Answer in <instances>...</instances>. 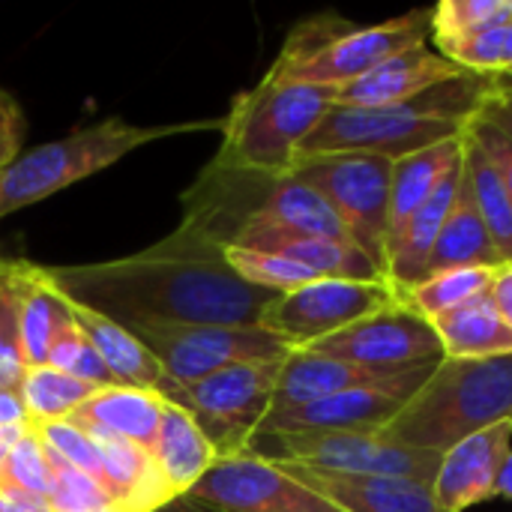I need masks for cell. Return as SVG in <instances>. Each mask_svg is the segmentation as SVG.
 Segmentation results:
<instances>
[{
    "mask_svg": "<svg viewBox=\"0 0 512 512\" xmlns=\"http://www.w3.org/2000/svg\"><path fill=\"white\" fill-rule=\"evenodd\" d=\"M438 363L381 372V369H366V366L312 354V351H294L282 363L270 411L297 408V405H306V402H315V399H324L333 393H348V390H378V393L408 402L426 384V378L432 375V369Z\"/></svg>",
    "mask_w": 512,
    "mask_h": 512,
    "instance_id": "obj_14",
    "label": "cell"
},
{
    "mask_svg": "<svg viewBox=\"0 0 512 512\" xmlns=\"http://www.w3.org/2000/svg\"><path fill=\"white\" fill-rule=\"evenodd\" d=\"M159 512H192L189 507H183V501H174L171 507H165V510H159Z\"/></svg>",
    "mask_w": 512,
    "mask_h": 512,
    "instance_id": "obj_50",
    "label": "cell"
},
{
    "mask_svg": "<svg viewBox=\"0 0 512 512\" xmlns=\"http://www.w3.org/2000/svg\"><path fill=\"white\" fill-rule=\"evenodd\" d=\"M438 54L471 75H504L512 72V21L477 30L471 36L441 42Z\"/></svg>",
    "mask_w": 512,
    "mask_h": 512,
    "instance_id": "obj_32",
    "label": "cell"
},
{
    "mask_svg": "<svg viewBox=\"0 0 512 512\" xmlns=\"http://www.w3.org/2000/svg\"><path fill=\"white\" fill-rule=\"evenodd\" d=\"M27 411L18 390H0V429H27Z\"/></svg>",
    "mask_w": 512,
    "mask_h": 512,
    "instance_id": "obj_45",
    "label": "cell"
},
{
    "mask_svg": "<svg viewBox=\"0 0 512 512\" xmlns=\"http://www.w3.org/2000/svg\"><path fill=\"white\" fill-rule=\"evenodd\" d=\"M249 453L273 462H297L351 477H399L414 480L420 486H432L441 468L438 453L402 447L384 438L381 429L255 438Z\"/></svg>",
    "mask_w": 512,
    "mask_h": 512,
    "instance_id": "obj_10",
    "label": "cell"
},
{
    "mask_svg": "<svg viewBox=\"0 0 512 512\" xmlns=\"http://www.w3.org/2000/svg\"><path fill=\"white\" fill-rule=\"evenodd\" d=\"M186 498L213 512H342L282 465L255 453L219 459Z\"/></svg>",
    "mask_w": 512,
    "mask_h": 512,
    "instance_id": "obj_12",
    "label": "cell"
},
{
    "mask_svg": "<svg viewBox=\"0 0 512 512\" xmlns=\"http://www.w3.org/2000/svg\"><path fill=\"white\" fill-rule=\"evenodd\" d=\"M492 84H495V90H507V93H512V72L492 75Z\"/></svg>",
    "mask_w": 512,
    "mask_h": 512,
    "instance_id": "obj_48",
    "label": "cell"
},
{
    "mask_svg": "<svg viewBox=\"0 0 512 512\" xmlns=\"http://www.w3.org/2000/svg\"><path fill=\"white\" fill-rule=\"evenodd\" d=\"M99 456V483L120 512H159L174 504L150 450L114 435L87 432Z\"/></svg>",
    "mask_w": 512,
    "mask_h": 512,
    "instance_id": "obj_19",
    "label": "cell"
},
{
    "mask_svg": "<svg viewBox=\"0 0 512 512\" xmlns=\"http://www.w3.org/2000/svg\"><path fill=\"white\" fill-rule=\"evenodd\" d=\"M21 129H24V117H21L18 102L6 90H0V171L18 159Z\"/></svg>",
    "mask_w": 512,
    "mask_h": 512,
    "instance_id": "obj_41",
    "label": "cell"
},
{
    "mask_svg": "<svg viewBox=\"0 0 512 512\" xmlns=\"http://www.w3.org/2000/svg\"><path fill=\"white\" fill-rule=\"evenodd\" d=\"M330 108L333 87L288 84L264 72L255 87L234 96L219 123L222 147L213 159L240 171L282 177Z\"/></svg>",
    "mask_w": 512,
    "mask_h": 512,
    "instance_id": "obj_5",
    "label": "cell"
},
{
    "mask_svg": "<svg viewBox=\"0 0 512 512\" xmlns=\"http://www.w3.org/2000/svg\"><path fill=\"white\" fill-rule=\"evenodd\" d=\"M504 420H512V354L444 357L381 435L444 456L459 441Z\"/></svg>",
    "mask_w": 512,
    "mask_h": 512,
    "instance_id": "obj_3",
    "label": "cell"
},
{
    "mask_svg": "<svg viewBox=\"0 0 512 512\" xmlns=\"http://www.w3.org/2000/svg\"><path fill=\"white\" fill-rule=\"evenodd\" d=\"M150 456L174 501H186V495L201 483V477L219 462L216 450L210 447L198 423L189 417V411L171 399H165L162 423Z\"/></svg>",
    "mask_w": 512,
    "mask_h": 512,
    "instance_id": "obj_20",
    "label": "cell"
},
{
    "mask_svg": "<svg viewBox=\"0 0 512 512\" xmlns=\"http://www.w3.org/2000/svg\"><path fill=\"white\" fill-rule=\"evenodd\" d=\"M312 354L348 360L366 369H411L423 363H438L444 360V348L432 330V324L417 315L411 306L396 297L390 306L378 309L375 315L303 348Z\"/></svg>",
    "mask_w": 512,
    "mask_h": 512,
    "instance_id": "obj_13",
    "label": "cell"
},
{
    "mask_svg": "<svg viewBox=\"0 0 512 512\" xmlns=\"http://www.w3.org/2000/svg\"><path fill=\"white\" fill-rule=\"evenodd\" d=\"M510 21L512 0H444L432 9L429 33L435 45H441Z\"/></svg>",
    "mask_w": 512,
    "mask_h": 512,
    "instance_id": "obj_33",
    "label": "cell"
},
{
    "mask_svg": "<svg viewBox=\"0 0 512 512\" xmlns=\"http://www.w3.org/2000/svg\"><path fill=\"white\" fill-rule=\"evenodd\" d=\"M225 261L243 282L273 291V294H288V291L303 288L318 279L303 264L285 258V255H273V252H252V249L231 246V249H225Z\"/></svg>",
    "mask_w": 512,
    "mask_h": 512,
    "instance_id": "obj_34",
    "label": "cell"
},
{
    "mask_svg": "<svg viewBox=\"0 0 512 512\" xmlns=\"http://www.w3.org/2000/svg\"><path fill=\"white\" fill-rule=\"evenodd\" d=\"M51 369L81 381V384H90L96 390L102 387H114V378L111 372L105 369V363L99 360L96 348L87 342V336L81 333V327L72 321V315L66 318V324L60 327V333L54 336V345H51V354H48V363Z\"/></svg>",
    "mask_w": 512,
    "mask_h": 512,
    "instance_id": "obj_35",
    "label": "cell"
},
{
    "mask_svg": "<svg viewBox=\"0 0 512 512\" xmlns=\"http://www.w3.org/2000/svg\"><path fill=\"white\" fill-rule=\"evenodd\" d=\"M462 75L465 72L456 63H450L444 54H438L426 45H414V48L384 60L363 78L336 87L333 105H351V108L396 105V102L417 99V96L429 93L432 87L447 84Z\"/></svg>",
    "mask_w": 512,
    "mask_h": 512,
    "instance_id": "obj_16",
    "label": "cell"
},
{
    "mask_svg": "<svg viewBox=\"0 0 512 512\" xmlns=\"http://www.w3.org/2000/svg\"><path fill=\"white\" fill-rule=\"evenodd\" d=\"M480 147H483V153L492 159V165L498 168V174H501V180H504V186H507V192H510L512 198V141L504 135V132H498L492 123H486L483 117H474L471 123H468V129H465Z\"/></svg>",
    "mask_w": 512,
    "mask_h": 512,
    "instance_id": "obj_40",
    "label": "cell"
},
{
    "mask_svg": "<svg viewBox=\"0 0 512 512\" xmlns=\"http://www.w3.org/2000/svg\"><path fill=\"white\" fill-rule=\"evenodd\" d=\"M93 393H96V387L81 384L51 366H30L18 387V396L24 402L30 426L69 420Z\"/></svg>",
    "mask_w": 512,
    "mask_h": 512,
    "instance_id": "obj_30",
    "label": "cell"
},
{
    "mask_svg": "<svg viewBox=\"0 0 512 512\" xmlns=\"http://www.w3.org/2000/svg\"><path fill=\"white\" fill-rule=\"evenodd\" d=\"M492 279H495V267H456V270L435 273L408 291H399V297L417 315L432 321V318L486 294L492 288Z\"/></svg>",
    "mask_w": 512,
    "mask_h": 512,
    "instance_id": "obj_31",
    "label": "cell"
},
{
    "mask_svg": "<svg viewBox=\"0 0 512 512\" xmlns=\"http://www.w3.org/2000/svg\"><path fill=\"white\" fill-rule=\"evenodd\" d=\"M6 279H9V261H3V258H0V294H3Z\"/></svg>",
    "mask_w": 512,
    "mask_h": 512,
    "instance_id": "obj_49",
    "label": "cell"
},
{
    "mask_svg": "<svg viewBox=\"0 0 512 512\" xmlns=\"http://www.w3.org/2000/svg\"><path fill=\"white\" fill-rule=\"evenodd\" d=\"M462 174H465V165L459 162L444 177V183L435 189V195L411 216V222L393 240V246L387 249V279L396 291H408L423 279L426 261H429V255H432V249L444 231V222L453 210V201L459 195Z\"/></svg>",
    "mask_w": 512,
    "mask_h": 512,
    "instance_id": "obj_24",
    "label": "cell"
},
{
    "mask_svg": "<svg viewBox=\"0 0 512 512\" xmlns=\"http://www.w3.org/2000/svg\"><path fill=\"white\" fill-rule=\"evenodd\" d=\"M273 462V459H270ZM291 477L333 501L342 512H444L435 504L432 486L399 477H351L297 462H276Z\"/></svg>",
    "mask_w": 512,
    "mask_h": 512,
    "instance_id": "obj_18",
    "label": "cell"
},
{
    "mask_svg": "<svg viewBox=\"0 0 512 512\" xmlns=\"http://www.w3.org/2000/svg\"><path fill=\"white\" fill-rule=\"evenodd\" d=\"M512 450V420L495 423L441 456L438 477L432 483L435 504L444 512H465L468 507L495 498L498 474Z\"/></svg>",
    "mask_w": 512,
    "mask_h": 512,
    "instance_id": "obj_15",
    "label": "cell"
},
{
    "mask_svg": "<svg viewBox=\"0 0 512 512\" xmlns=\"http://www.w3.org/2000/svg\"><path fill=\"white\" fill-rule=\"evenodd\" d=\"M48 465H51L48 501H51L54 512H120V507L111 501V495L102 489V483L93 480L90 474L69 468L66 462H60L51 453H48Z\"/></svg>",
    "mask_w": 512,
    "mask_h": 512,
    "instance_id": "obj_36",
    "label": "cell"
},
{
    "mask_svg": "<svg viewBox=\"0 0 512 512\" xmlns=\"http://www.w3.org/2000/svg\"><path fill=\"white\" fill-rule=\"evenodd\" d=\"M501 318L507 321V327L512 330V261L495 267V279H492V288H489Z\"/></svg>",
    "mask_w": 512,
    "mask_h": 512,
    "instance_id": "obj_44",
    "label": "cell"
},
{
    "mask_svg": "<svg viewBox=\"0 0 512 512\" xmlns=\"http://www.w3.org/2000/svg\"><path fill=\"white\" fill-rule=\"evenodd\" d=\"M477 117H483L486 123H492L498 132H504L512 141V93H507V90H492V96L483 102V108H480Z\"/></svg>",
    "mask_w": 512,
    "mask_h": 512,
    "instance_id": "obj_43",
    "label": "cell"
},
{
    "mask_svg": "<svg viewBox=\"0 0 512 512\" xmlns=\"http://www.w3.org/2000/svg\"><path fill=\"white\" fill-rule=\"evenodd\" d=\"M12 285H15V309H18V339L27 369L45 366L54 336L66 324L69 312L60 294L45 279L42 267L30 261H12Z\"/></svg>",
    "mask_w": 512,
    "mask_h": 512,
    "instance_id": "obj_26",
    "label": "cell"
},
{
    "mask_svg": "<svg viewBox=\"0 0 512 512\" xmlns=\"http://www.w3.org/2000/svg\"><path fill=\"white\" fill-rule=\"evenodd\" d=\"M42 447L57 456L60 462H66L69 468L90 474L93 480H99V456L93 447V438L72 420H60V423H45V426H33Z\"/></svg>",
    "mask_w": 512,
    "mask_h": 512,
    "instance_id": "obj_38",
    "label": "cell"
},
{
    "mask_svg": "<svg viewBox=\"0 0 512 512\" xmlns=\"http://www.w3.org/2000/svg\"><path fill=\"white\" fill-rule=\"evenodd\" d=\"M432 24V9H417L402 18L381 24L354 27L336 15H318L303 21L288 39L273 66L270 78L288 84H315V87H342L363 78L384 60L426 45Z\"/></svg>",
    "mask_w": 512,
    "mask_h": 512,
    "instance_id": "obj_6",
    "label": "cell"
},
{
    "mask_svg": "<svg viewBox=\"0 0 512 512\" xmlns=\"http://www.w3.org/2000/svg\"><path fill=\"white\" fill-rule=\"evenodd\" d=\"M222 120H192V123H162V126H135L120 117L81 126L63 138L21 150L18 159L0 171V219L12 216L21 207L45 201L66 186L93 177L138 147H147L162 138L183 132L219 129Z\"/></svg>",
    "mask_w": 512,
    "mask_h": 512,
    "instance_id": "obj_4",
    "label": "cell"
},
{
    "mask_svg": "<svg viewBox=\"0 0 512 512\" xmlns=\"http://www.w3.org/2000/svg\"><path fill=\"white\" fill-rule=\"evenodd\" d=\"M27 372L21 339H18V309H15V285H12V261L9 279L0 294V390H18Z\"/></svg>",
    "mask_w": 512,
    "mask_h": 512,
    "instance_id": "obj_39",
    "label": "cell"
},
{
    "mask_svg": "<svg viewBox=\"0 0 512 512\" xmlns=\"http://www.w3.org/2000/svg\"><path fill=\"white\" fill-rule=\"evenodd\" d=\"M60 300H63L66 312L72 315V321L87 336V342L96 348L99 360L105 363V369L111 372L117 387H138V390H156V393L165 387L168 378H165L159 360L123 324H117L87 306H78V303L66 300L63 294H60Z\"/></svg>",
    "mask_w": 512,
    "mask_h": 512,
    "instance_id": "obj_21",
    "label": "cell"
},
{
    "mask_svg": "<svg viewBox=\"0 0 512 512\" xmlns=\"http://www.w3.org/2000/svg\"><path fill=\"white\" fill-rule=\"evenodd\" d=\"M165 396L156 390L138 387H102L96 390L69 420L84 432H102L153 450L159 423H162Z\"/></svg>",
    "mask_w": 512,
    "mask_h": 512,
    "instance_id": "obj_22",
    "label": "cell"
},
{
    "mask_svg": "<svg viewBox=\"0 0 512 512\" xmlns=\"http://www.w3.org/2000/svg\"><path fill=\"white\" fill-rule=\"evenodd\" d=\"M0 512H54L51 501L18 486L0 483Z\"/></svg>",
    "mask_w": 512,
    "mask_h": 512,
    "instance_id": "obj_42",
    "label": "cell"
},
{
    "mask_svg": "<svg viewBox=\"0 0 512 512\" xmlns=\"http://www.w3.org/2000/svg\"><path fill=\"white\" fill-rule=\"evenodd\" d=\"M312 186L342 219L351 243L387 273V210L393 162L372 153H327L297 159L288 171Z\"/></svg>",
    "mask_w": 512,
    "mask_h": 512,
    "instance_id": "obj_8",
    "label": "cell"
},
{
    "mask_svg": "<svg viewBox=\"0 0 512 512\" xmlns=\"http://www.w3.org/2000/svg\"><path fill=\"white\" fill-rule=\"evenodd\" d=\"M462 150H465V135L393 162L390 210H387V249L405 231L411 216L435 195V189L444 183V177L462 162Z\"/></svg>",
    "mask_w": 512,
    "mask_h": 512,
    "instance_id": "obj_25",
    "label": "cell"
},
{
    "mask_svg": "<svg viewBox=\"0 0 512 512\" xmlns=\"http://www.w3.org/2000/svg\"><path fill=\"white\" fill-rule=\"evenodd\" d=\"M492 90V75L465 72L408 102L381 108L333 105L300 144L297 159L327 153H372L390 162L405 159L426 147L462 138Z\"/></svg>",
    "mask_w": 512,
    "mask_h": 512,
    "instance_id": "obj_2",
    "label": "cell"
},
{
    "mask_svg": "<svg viewBox=\"0 0 512 512\" xmlns=\"http://www.w3.org/2000/svg\"><path fill=\"white\" fill-rule=\"evenodd\" d=\"M462 165H465V183L480 210V219L507 264L512 261V198L498 168L492 165V159L483 153V147L468 132H465Z\"/></svg>",
    "mask_w": 512,
    "mask_h": 512,
    "instance_id": "obj_29",
    "label": "cell"
},
{
    "mask_svg": "<svg viewBox=\"0 0 512 512\" xmlns=\"http://www.w3.org/2000/svg\"><path fill=\"white\" fill-rule=\"evenodd\" d=\"M231 249V246H228ZM234 249H252V252H273L285 255L306 270H312L318 279H348V282H390L387 273L354 243L345 240H324V237H300V234H279L264 231L246 237Z\"/></svg>",
    "mask_w": 512,
    "mask_h": 512,
    "instance_id": "obj_23",
    "label": "cell"
},
{
    "mask_svg": "<svg viewBox=\"0 0 512 512\" xmlns=\"http://www.w3.org/2000/svg\"><path fill=\"white\" fill-rule=\"evenodd\" d=\"M399 291L390 282H348V279H315L276 300L264 309L258 327L303 351L369 315L390 306Z\"/></svg>",
    "mask_w": 512,
    "mask_h": 512,
    "instance_id": "obj_11",
    "label": "cell"
},
{
    "mask_svg": "<svg viewBox=\"0 0 512 512\" xmlns=\"http://www.w3.org/2000/svg\"><path fill=\"white\" fill-rule=\"evenodd\" d=\"M126 330L159 360L171 384H195L219 369L240 363H270L294 354L288 342L264 327L228 324H165L135 321Z\"/></svg>",
    "mask_w": 512,
    "mask_h": 512,
    "instance_id": "obj_9",
    "label": "cell"
},
{
    "mask_svg": "<svg viewBox=\"0 0 512 512\" xmlns=\"http://www.w3.org/2000/svg\"><path fill=\"white\" fill-rule=\"evenodd\" d=\"M429 324L444 348V357L477 360L512 354V330L501 318L489 291L432 318Z\"/></svg>",
    "mask_w": 512,
    "mask_h": 512,
    "instance_id": "obj_27",
    "label": "cell"
},
{
    "mask_svg": "<svg viewBox=\"0 0 512 512\" xmlns=\"http://www.w3.org/2000/svg\"><path fill=\"white\" fill-rule=\"evenodd\" d=\"M0 483H9V486H18L24 492L48 498V492H51V465H48V453H45V447H42L33 426L15 441V447H12V453L6 459V468L0 474Z\"/></svg>",
    "mask_w": 512,
    "mask_h": 512,
    "instance_id": "obj_37",
    "label": "cell"
},
{
    "mask_svg": "<svg viewBox=\"0 0 512 512\" xmlns=\"http://www.w3.org/2000/svg\"><path fill=\"white\" fill-rule=\"evenodd\" d=\"M27 429H30V426H27ZM27 429H0V474H3V468H6V459H9L15 441H18Z\"/></svg>",
    "mask_w": 512,
    "mask_h": 512,
    "instance_id": "obj_46",
    "label": "cell"
},
{
    "mask_svg": "<svg viewBox=\"0 0 512 512\" xmlns=\"http://www.w3.org/2000/svg\"><path fill=\"white\" fill-rule=\"evenodd\" d=\"M66 300L87 306L117 324H228L258 327L273 291L243 282L225 252L201 246L180 231L144 252L72 267H42Z\"/></svg>",
    "mask_w": 512,
    "mask_h": 512,
    "instance_id": "obj_1",
    "label": "cell"
},
{
    "mask_svg": "<svg viewBox=\"0 0 512 512\" xmlns=\"http://www.w3.org/2000/svg\"><path fill=\"white\" fill-rule=\"evenodd\" d=\"M495 498H510L512 501V450L504 459V468L498 474V486H495Z\"/></svg>",
    "mask_w": 512,
    "mask_h": 512,
    "instance_id": "obj_47",
    "label": "cell"
},
{
    "mask_svg": "<svg viewBox=\"0 0 512 512\" xmlns=\"http://www.w3.org/2000/svg\"><path fill=\"white\" fill-rule=\"evenodd\" d=\"M501 264H504V258L495 249V243L480 219V210L471 198L465 174H462L459 195H456L453 210L444 222V231L426 261L423 279L444 273V270H456V267H501Z\"/></svg>",
    "mask_w": 512,
    "mask_h": 512,
    "instance_id": "obj_28",
    "label": "cell"
},
{
    "mask_svg": "<svg viewBox=\"0 0 512 512\" xmlns=\"http://www.w3.org/2000/svg\"><path fill=\"white\" fill-rule=\"evenodd\" d=\"M285 360L228 366L183 387L165 381L159 393L189 411L216 450V459L243 456L273 408V393Z\"/></svg>",
    "mask_w": 512,
    "mask_h": 512,
    "instance_id": "obj_7",
    "label": "cell"
},
{
    "mask_svg": "<svg viewBox=\"0 0 512 512\" xmlns=\"http://www.w3.org/2000/svg\"><path fill=\"white\" fill-rule=\"evenodd\" d=\"M402 399L378 390H348L333 393L297 408L270 411L255 438H282V435H312V432H360L384 429L399 411Z\"/></svg>",
    "mask_w": 512,
    "mask_h": 512,
    "instance_id": "obj_17",
    "label": "cell"
}]
</instances>
